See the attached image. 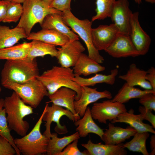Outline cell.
Segmentation results:
<instances>
[{"mask_svg":"<svg viewBox=\"0 0 155 155\" xmlns=\"http://www.w3.org/2000/svg\"><path fill=\"white\" fill-rule=\"evenodd\" d=\"M36 59L7 60L1 72V83L7 88L14 83L23 84L36 78L39 75Z\"/></svg>","mask_w":155,"mask_h":155,"instance_id":"6da1fadb","label":"cell"},{"mask_svg":"<svg viewBox=\"0 0 155 155\" xmlns=\"http://www.w3.org/2000/svg\"><path fill=\"white\" fill-rule=\"evenodd\" d=\"M3 107L10 130L22 137L26 135L30 125L24 119L34 113L33 108L25 104L14 91L4 99Z\"/></svg>","mask_w":155,"mask_h":155,"instance_id":"7a4b0ae2","label":"cell"},{"mask_svg":"<svg viewBox=\"0 0 155 155\" xmlns=\"http://www.w3.org/2000/svg\"><path fill=\"white\" fill-rule=\"evenodd\" d=\"M74 77L73 70L70 68L55 66L39 75L36 78L46 88L49 95L53 94L61 87H66L76 92L75 100H77L81 96L82 88L73 80Z\"/></svg>","mask_w":155,"mask_h":155,"instance_id":"3957f363","label":"cell"},{"mask_svg":"<svg viewBox=\"0 0 155 155\" xmlns=\"http://www.w3.org/2000/svg\"><path fill=\"white\" fill-rule=\"evenodd\" d=\"M45 105L42 114L34 127L28 134L21 138L14 139V143L23 155H41L46 154L49 138L42 134L40 127L46 111Z\"/></svg>","mask_w":155,"mask_h":155,"instance_id":"277c9868","label":"cell"},{"mask_svg":"<svg viewBox=\"0 0 155 155\" xmlns=\"http://www.w3.org/2000/svg\"><path fill=\"white\" fill-rule=\"evenodd\" d=\"M61 16L65 24L77 33L85 43L88 56L100 64L103 63L104 61L103 57L93 44L91 35L92 22L87 19H79L70 10L62 12Z\"/></svg>","mask_w":155,"mask_h":155,"instance_id":"5b68a950","label":"cell"},{"mask_svg":"<svg viewBox=\"0 0 155 155\" xmlns=\"http://www.w3.org/2000/svg\"><path fill=\"white\" fill-rule=\"evenodd\" d=\"M22 6L23 13L17 26L23 28L27 36L34 25L37 23L40 24L47 15L62 13L48 5L42 0H26Z\"/></svg>","mask_w":155,"mask_h":155,"instance_id":"8992f818","label":"cell"},{"mask_svg":"<svg viewBox=\"0 0 155 155\" xmlns=\"http://www.w3.org/2000/svg\"><path fill=\"white\" fill-rule=\"evenodd\" d=\"M6 88L16 92L22 101L33 108H36L48 92L37 78L23 84H13Z\"/></svg>","mask_w":155,"mask_h":155,"instance_id":"52a82bcc","label":"cell"},{"mask_svg":"<svg viewBox=\"0 0 155 155\" xmlns=\"http://www.w3.org/2000/svg\"><path fill=\"white\" fill-rule=\"evenodd\" d=\"M46 109L42 117V121L45 122L44 126L46 128L43 134L49 139L51 135V126L52 122H54L56 124L54 129L55 131L57 134H61L68 132L66 126L62 125L60 123V120L62 116H67L74 123L80 119L79 115H74L69 110L62 106L53 103L50 106L48 103H46Z\"/></svg>","mask_w":155,"mask_h":155,"instance_id":"ba28073f","label":"cell"},{"mask_svg":"<svg viewBox=\"0 0 155 155\" xmlns=\"http://www.w3.org/2000/svg\"><path fill=\"white\" fill-rule=\"evenodd\" d=\"M126 111L127 110L124 104L111 100L94 102L90 109L93 119L104 124L106 123L108 120L111 121L116 119L119 114Z\"/></svg>","mask_w":155,"mask_h":155,"instance_id":"9c48e42d","label":"cell"},{"mask_svg":"<svg viewBox=\"0 0 155 155\" xmlns=\"http://www.w3.org/2000/svg\"><path fill=\"white\" fill-rule=\"evenodd\" d=\"M129 6L128 0H117L113 5L110 17L120 33L129 35L133 13Z\"/></svg>","mask_w":155,"mask_h":155,"instance_id":"30bf717a","label":"cell"},{"mask_svg":"<svg viewBox=\"0 0 155 155\" xmlns=\"http://www.w3.org/2000/svg\"><path fill=\"white\" fill-rule=\"evenodd\" d=\"M104 51L115 58L135 57L140 55L133 43L129 35L120 32Z\"/></svg>","mask_w":155,"mask_h":155,"instance_id":"8fae6325","label":"cell"},{"mask_svg":"<svg viewBox=\"0 0 155 155\" xmlns=\"http://www.w3.org/2000/svg\"><path fill=\"white\" fill-rule=\"evenodd\" d=\"M138 12L133 13L130 21L129 36L131 41L140 55H145L150 48L151 40L142 28L139 21Z\"/></svg>","mask_w":155,"mask_h":155,"instance_id":"7c38bea8","label":"cell"},{"mask_svg":"<svg viewBox=\"0 0 155 155\" xmlns=\"http://www.w3.org/2000/svg\"><path fill=\"white\" fill-rule=\"evenodd\" d=\"M57 49L58 63L66 68L73 67L85 49L78 40H69Z\"/></svg>","mask_w":155,"mask_h":155,"instance_id":"4fadbf2b","label":"cell"},{"mask_svg":"<svg viewBox=\"0 0 155 155\" xmlns=\"http://www.w3.org/2000/svg\"><path fill=\"white\" fill-rule=\"evenodd\" d=\"M82 93L80 98L74 102V107L76 113L82 117L90 104L103 98L109 99L112 98L111 93L107 90L98 91L96 88H92L88 86H81Z\"/></svg>","mask_w":155,"mask_h":155,"instance_id":"5bb4252c","label":"cell"},{"mask_svg":"<svg viewBox=\"0 0 155 155\" xmlns=\"http://www.w3.org/2000/svg\"><path fill=\"white\" fill-rule=\"evenodd\" d=\"M119 31L112 23L109 25H100L92 28L91 35L93 45L98 51L105 50L113 42Z\"/></svg>","mask_w":155,"mask_h":155,"instance_id":"9a60e30c","label":"cell"},{"mask_svg":"<svg viewBox=\"0 0 155 155\" xmlns=\"http://www.w3.org/2000/svg\"><path fill=\"white\" fill-rule=\"evenodd\" d=\"M137 132L136 130L131 126L124 128L109 123L108 129L104 131L101 140L106 144H117L133 136Z\"/></svg>","mask_w":155,"mask_h":155,"instance_id":"2e32d148","label":"cell"},{"mask_svg":"<svg viewBox=\"0 0 155 155\" xmlns=\"http://www.w3.org/2000/svg\"><path fill=\"white\" fill-rule=\"evenodd\" d=\"M61 13L47 15L40 24L42 28L56 30L67 36L70 40H79V36L71 31L63 22Z\"/></svg>","mask_w":155,"mask_h":155,"instance_id":"e0dca14e","label":"cell"},{"mask_svg":"<svg viewBox=\"0 0 155 155\" xmlns=\"http://www.w3.org/2000/svg\"><path fill=\"white\" fill-rule=\"evenodd\" d=\"M76 92L72 89L66 87H62L48 96L50 101L46 103L52 102L69 110L73 114L79 115L75 111L74 102Z\"/></svg>","mask_w":155,"mask_h":155,"instance_id":"ac0fdd59","label":"cell"},{"mask_svg":"<svg viewBox=\"0 0 155 155\" xmlns=\"http://www.w3.org/2000/svg\"><path fill=\"white\" fill-rule=\"evenodd\" d=\"M142 115H135L131 109L128 112H124L119 114L117 118L111 121L113 124L117 123H124L129 124L130 126L140 132H148L155 134V131L152 126L143 122Z\"/></svg>","mask_w":155,"mask_h":155,"instance_id":"d6986e66","label":"cell"},{"mask_svg":"<svg viewBox=\"0 0 155 155\" xmlns=\"http://www.w3.org/2000/svg\"><path fill=\"white\" fill-rule=\"evenodd\" d=\"M81 119L74 122L77 127L76 130L78 132L80 137H85L89 133H93L98 136L101 139L104 133V129L100 128L94 122L90 111V108L88 107Z\"/></svg>","mask_w":155,"mask_h":155,"instance_id":"ffe728a7","label":"cell"},{"mask_svg":"<svg viewBox=\"0 0 155 155\" xmlns=\"http://www.w3.org/2000/svg\"><path fill=\"white\" fill-rule=\"evenodd\" d=\"M123 144L112 145L94 144L90 139L87 144H82L90 155H126L127 152L123 147Z\"/></svg>","mask_w":155,"mask_h":155,"instance_id":"44dd1931","label":"cell"},{"mask_svg":"<svg viewBox=\"0 0 155 155\" xmlns=\"http://www.w3.org/2000/svg\"><path fill=\"white\" fill-rule=\"evenodd\" d=\"M26 39L38 40L61 46L70 40L66 35L53 29H42L37 32H30Z\"/></svg>","mask_w":155,"mask_h":155,"instance_id":"7402d4cb","label":"cell"},{"mask_svg":"<svg viewBox=\"0 0 155 155\" xmlns=\"http://www.w3.org/2000/svg\"><path fill=\"white\" fill-rule=\"evenodd\" d=\"M146 73V71L140 69L133 63L129 65L126 73L119 76V78L131 86H138L145 90H152L150 84L145 79Z\"/></svg>","mask_w":155,"mask_h":155,"instance_id":"603a6c76","label":"cell"},{"mask_svg":"<svg viewBox=\"0 0 155 155\" xmlns=\"http://www.w3.org/2000/svg\"><path fill=\"white\" fill-rule=\"evenodd\" d=\"M105 69V67L101 65L88 55L82 53L73 67V69L75 75H82L87 76L103 71Z\"/></svg>","mask_w":155,"mask_h":155,"instance_id":"cb8c5ba5","label":"cell"},{"mask_svg":"<svg viewBox=\"0 0 155 155\" xmlns=\"http://www.w3.org/2000/svg\"><path fill=\"white\" fill-rule=\"evenodd\" d=\"M27 37L23 28L16 26L12 29L0 26V49L13 46L21 39Z\"/></svg>","mask_w":155,"mask_h":155,"instance_id":"d4e9b609","label":"cell"},{"mask_svg":"<svg viewBox=\"0 0 155 155\" xmlns=\"http://www.w3.org/2000/svg\"><path fill=\"white\" fill-rule=\"evenodd\" d=\"M80 137L77 131L71 135L61 138L58 137L56 133H52L49 140L46 154L48 155H59L68 145Z\"/></svg>","mask_w":155,"mask_h":155,"instance_id":"484cf974","label":"cell"},{"mask_svg":"<svg viewBox=\"0 0 155 155\" xmlns=\"http://www.w3.org/2000/svg\"><path fill=\"white\" fill-rule=\"evenodd\" d=\"M118 73V69H114L111 70V73L108 75L96 73L94 76L88 78L75 75L73 80L81 86H94L97 84L100 83L113 85L115 83V78Z\"/></svg>","mask_w":155,"mask_h":155,"instance_id":"4316f807","label":"cell"},{"mask_svg":"<svg viewBox=\"0 0 155 155\" xmlns=\"http://www.w3.org/2000/svg\"><path fill=\"white\" fill-rule=\"evenodd\" d=\"M31 42H24L0 49V59L23 60L27 58Z\"/></svg>","mask_w":155,"mask_h":155,"instance_id":"83f0119b","label":"cell"},{"mask_svg":"<svg viewBox=\"0 0 155 155\" xmlns=\"http://www.w3.org/2000/svg\"><path fill=\"white\" fill-rule=\"evenodd\" d=\"M31 42L27 58L33 59L36 57H43L46 55L57 57L58 51L55 45L36 40H32Z\"/></svg>","mask_w":155,"mask_h":155,"instance_id":"f1b7e54d","label":"cell"},{"mask_svg":"<svg viewBox=\"0 0 155 155\" xmlns=\"http://www.w3.org/2000/svg\"><path fill=\"white\" fill-rule=\"evenodd\" d=\"M155 93L153 90H142L129 85L126 82L119 90L118 93L111 100L124 104L130 99L139 98L142 95L149 93Z\"/></svg>","mask_w":155,"mask_h":155,"instance_id":"f546056e","label":"cell"},{"mask_svg":"<svg viewBox=\"0 0 155 155\" xmlns=\"http://www.w3.org/2000/svg\"><path fill=\"white\" fill-rule=\"evenodd\" d=\"M150 136L149 132L137 131L130 141L123 144L124 148L133 152H140L144 155H150L147 150L146 142Z\"/></svg>","mask_w":155,"mask_h":155,"instance_id":"4dcf8cb0","label":"cell"},{"mask_svg":"<svg viewBox=\"0 0 155 155\" xmlns=\"http://www.w3.org/2000/svg\"><path fill=\"white\" fill-rule=\"evenodd\" d=\"M4 99H0V136L7 139L15 149L17 155L20 153L15 145L14 139L11 134V131L8 127L6 118V114L3 107Z\"/></svg>","mask_w":155,"mask_h":155,"instance_id":"1f68e13d","label":"cell"},{"mask_svg":"<svg viewBox=\"0 0 155 155\" xmlns=\"http://www.w3.org/2000/svg\"><path fill=\"white\" fill-rule=\"evenodd\" d=\"M117 0H96V15L91 19L92 22L110 18L113 8Z\"/></svg>","mask_w":155,"mask_h":155,"instance_id":"d6a6232c","label":"cell"},{"mask_svg":"<svg viewBox=\"0 0 155 155\" xmlns=\"http://www.w3.org/2000/svg\"><path fill=\"white\" fill-rule=\"evenodd\" d=\"M23 11L20 3L10 2L7 10L6 16L3 22H16L20 19Z\"/></svg>","mask_w":155,"mask_h":155,"instance_id":"836d02e7","label":"cell"},{"mask_svg":"<svg viewBox=\"0 0 155 155\" xmlns=\"http://www.w3.org/2000/svg\"><path fill=\"white\" fill-rule=\"evenodd\" d=\"M78 140H74L68 145L59 155H90L87 150L83 152L79 150L78 147Z\"/></svg>","mask_w":155,"mask_h":155,"instance_id":"e575fe53","label":"cell"},{"mask_svg":"<svg viewBox=\"0 0 155 155\" xmlns=\"http://www.w3.org/2000/svg\"><path fill=\"white\" fill-rule=\"evenodd\" d=\"M139 102L146 108L155 111V93L145 94L139 98Z\"/></svg>","mask_w":155,"mask_h":155,"instance_id":"d590c367","label":"cell"},{"mask_svg":"<svg viewBox=\"0 0 155 155\" xmlns=\"http://www.w3.org/2000/svg\"><path fill=\"white\" fill-rule=\"evenodd\" d=\"M16 155V151L7 139L0 136V155Z\"/></svg>","mask_w":155,"mask_h":155,"instance_id":"8d00e7d4","label":"cell"},{"mask_svg":"<svg viewBox=\"0 0 155 155\" xmlns=\"http://www.w3.org/2000/svg\"><path fill=\"white\" fill-rule=\"evenodd\" d=\"M71 0H53L50 6L61 12L71 10Z\"/></svg>","mask_w":155,"mask_h":155,"instance_id":"74e56055","label":"cell"},{"mask_svg":"<svg viewBox=\"0 0 155 155\" xmlns=\"http://www.w3.org/2000/svg\"><path fill=\"white\" fill-rule=\"evenodd\" d=\"M138 111L142 115L144 120H146L150 122L155 129V115L152 113V111L146 108L143 106H140Z\"/></svg>","mask_w":155,"mask_h":155,"instance_id":"f35d334b","label":"cell"},{"mask_svg":"<svg viewBox=\"0 0 155 155\" xmlns=\"http://www.w3.org/2000/svg\"><path fill=\"white\" fill-rule=\"evenodd\" d=\"M146 71L145 79L150 84L152 89L155 91V68L152 66L149 68Z\"/></svg>","mask_w":155,"mask_h":155,"instance_id":"ab89813d","label":"cell"},{"mask_svg":"<svg viewBox=\"0 0 155 155\" xmlns=\"http://www.w3.org/2000/svg\"><path fill=\"white\" fill-rule=\"evenodd\" d=\"M10 0H0V22H3L6 16Z\"/></svg>","mask_w":155,"mask_h":155,"instance_id":"60d3db41","label":"cell"},{"mask_svg":"<svg viewBox=\"0 0 155 155\" xmlns=\"http://www.w3.org/2000/svg\"><path fill=\"white\" fill-rule=\"evenodd\" d=\"M150 140V145L151 151L150 153V155H154L155 154V135L154 134L151 136Z\"/></svg>","mask_w":155,"mask_h":155,"instance_id":"b9f144b4","label":"cell"},{"mask_svg":"<svg viewBox=\"0 0 155 155\" xmlns=\"http://www.w3.org/2000/svg\"><path fill=\"white\" fill-rule=\"evenodd\" d=\"M46 4L50 6L53 0H42Z\"/></svg>","mask_w":155,"mask_h":155,"instance_id":"7bdbcfd3","label":"cell"},{"mask_svg":"<svg viewBox=\"0 0 155 155\" xmlns=\"http://www.w3.org/2000/svg\"><path fill=\"white\" fill-rule=\"evenodd\" d=\"M11 1L19 3H23L26 0H10Z\"/></svg>","mask_w":155,"mask_h":155,"instance_id":"ee69618b","label":"cell"},{"mask_svg":"<svg viewBox=\"0 0 155 155\" xmlns=\"http://www.w3.org/2000/svg\"><path fill=\"white\" fill-rule=\"evenodd\" d=\"M147 2L151 4H154L155 3V0H144Z\"/></svg>","mask_w":155,"mask_h":155,"instance_id":"f6af8a7d","label":"cell"},{"mask_svg":"<svg viewBox=\"0 0 155 155\" xmlns=\"http://www.w3.org/2000/svg\"><path fill=\"white\" fill-rule=\"evenodd\" d=\"M135 3H136L140 4H141L142 1V0H134Z\"/></svg>","mask_w":155,"mask_h":155,"instance_id":"bcb514c9","label":"cell"},{"mask_svg":"<svg viewBox=\"0 0 155 155\" xmlns=\"http://www.w3.org/2000/svg\"><path fill=\"white\" fill-rule=\"evenodd\" d=\"M1 91H2V89H1V87L0 86V94L1 92Z\"/></svg>","mask_w":155,"mask_h":155,"instance_id":"7dc6e473","label":"cell"}]
</instances>
